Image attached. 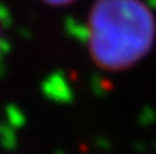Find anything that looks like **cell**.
Instances as JSON below:
<instances>
[{
    "label": "cell",
    "instance_id": "obj_3",
    "mask_svg": "<svg viewBox=\"0 0 156 154\" xmlns=\"http://www.w3.org/2000/svg\"><path fill=\"white\" fill-rule=\"evenodd\" d=\"M3 43H5V29H3V23H2V18H0V54L3 50Z\"/></svg>",
    "mask_w": 156,
    "mask_h": 154
},
{
    "label": "cell",
    "instance_id": "obj_1",
    "mask_svg": "<svg viewBox=\"0 0 156 154\" xmlns=\"http://www.w3.org/2000/svg\"><path fill=\"white\" fill-rule=\"evenodd\" d=\"M90 51L105 70H123L146 56L155 41V18L140 0H97L90 14Z\"/></svg>",
    "mask_w": 156,
    "mask_h": 154
},
{
    "label": "cell",
    "instance_id": "obj_2",
    "mask_svg": "<svg viewBox=\"0 0 156 154\" xmlns=\"http://www.w3.org/2000/svg\"><path fill=\"white\" fill-rule=\"evenodd\" d=\"M41 2H44L47 5H52V6H64V5H70V3H73L76 0H41Z\"/></svg>",
    "mask_w": 156,
    "mask_h": 154
}]
</instances>
